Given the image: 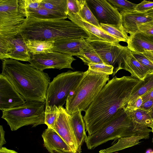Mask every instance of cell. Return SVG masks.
I'll return each instance as SVG.
<instances>
[{"label":"cell","mask_w":153,"mask_h":153,"mask_svg":"<svg viewBox=\"0 0 153 153\" xmlns=\"http://www.w3.org/2000/svg\"><path fill=\"white\" fill-rule=\"evenodd\" d=\"M129 76L109 80L86 110L83 118L88 135L104 127L117 112L126 104L131 93L141 81Z\"/></svg>","instance_id":"1"},{"label":"cell","mask_w":153,"mask_h":153,"mask_svg":"<svg viewBox=\"0 0 153 153\" xmlns=\"http://www.w3.org/2000/svg\"><path fill=\"white\" fill-rule=\"evenodd\" d=\"M1 74L11 83L26 101L45 103L50 78L30 64L7 59L2 60Z\"/></svg>","instance_id":"2"},{"label":"cell","mask_w":153,"mask_h":153,"mask_svg":"<svg viewBox=\"0 0 153 153\" xmlns=\"http://www.w3.org/2000/svg\"><path fill=\"white\" fill-rule=\"evenodd\" d=\"M20 33L25 40L54 41L70 38L88 39V34L79 26L65 19H42L27 15Z\"/></svg>","instance_id":"3"},{"label":"cell","mask_w":153,"mask_h":153,"mask_svg":"<svg viewBox=\"0 0 153 153\" xmlns=\"http://www.w3.org/2000/svg\"><path fill=\"white\" fill-rule=\"evenodd\" d=\"M151 129L139 128L134 125L130 116L123 109L117 112L113 119L102 128L91 135L85 142L88 149L92 150L112 140L132 136L149 137Z\"/></svg>","instance_id":"4"},{"label":"cell","mask_w":153,"mask_h":153,"mask_svg":"<svg viewBox=\"0 0 153 153\" xmlns=\"http://www.w3.org/2000/svg\"><path fill=\"white\" fill-rule=\"evenodd\" d=\"M109 75L88 69L76 86L70 93L66 102L65 110L71 115L85 111L109 80Z\"/></svg>","instance_id":"5"},{"label":"cell","mask_w":153,"mask_h":153,"mask_svg":"<svg viewBox=\"0 0 153 153\" xmlns=\"http://www.w3.org/2000/svg\"><path fill=\"white\" fill-rule=\"evenodd\" d=\"M45 102L26 101L20 106L2 111L1 118L7 122L12 131L29 125L35 127L45 124Z\"/></svg>","instance_id":"6"},{"label":"cell","mask_w":153,"mask_h":153,"mask_svg":"<svg viewBox=\"0 0 153 153\" xmlns=\"http://www.w3.org/2000/svg\"><path fill=\"white\" fill-rule=\"evenodd\" d=\"M84 74L85 72L69 70L54 77L48 89L45 102V107L62 106L70 93L76 86Z\"/></svg>","instance_id":"7"},{"label":"cell","mask_w":153,"mask_h":153,"mask_svg":"<svg viewBox=\"0 0 153 153\" xmlns=\"http://www.w3.org/2000/svg\"><path fill=\"white\" fill-rule=\"evenodd\" d=\"M88 43L95 50L104 64L113 67L114 76L123 69L124 58L130 51L127 46L102 41Z\"/></svg>","instance_id":"8"},{"label":"cell","mask_w":153,"mask_h":153,"mask_svg":"<svg viewBox=\"0 0 153 153\" xmlns=\"http://www.w3.org/2000/svg\"><path fill=\"white\" fill-rule=\"evenodd\" d=\"M30 54L20 32L15 35L0 37V59L29 62Z\"/></svg>","instance_id":"9"},{"label":"cell","mask_w":153,"mask_h":153,"mask_svg":"<svg viewBox=\"0 0 153 153\" xmlns=\"http://www.w3.org/2000/svg\"><path fill=\"white\" fill-rule=\"evenodd\" d=\"M30 55V59L28 62L30 64L42 71L51 68L73 69L72 63L76 60L72 56L55 51L44 54Z\"/></svg>","instance_id":"10"},{"label":"cell","mask_w":153,"mask_h":153,"mask_svg":"<svg viewBox=\"0 0 153 153\" xmlns=\"http://www.w3.org/2000/svg\"><path fill=\"white\" fill-rule=\"evenodd\" d=\"M26 17V15L17 5H10L0 10V36L19 33Z\"/></svg>","instance_id":"11"},{"label":"cell","mask_w":153,"mask_h":153,"mask_svg":"<svg viewBox=\"0 0 153 153\" xmlns=\"http://www.w3.org/2000/svg\"><path fill=\"white\" fill-rule=\"evenodd\" d=\"M86 1L100 23L122 24L120 13L107 0H86Z\"/></svg>","instance_id":"12"},{"label":"cell","mask_w":153,"mask_h":153,"mask_svg":"<svg viewBox=\"0 0 153 153\" xmlns=\"http://www.w3.org/2000/svg\"><path fill=\"white\" fill-rule=\"evenodd\" d=\"M53 129L69 146L73 153H77V142L72 126L70 115L63 106L59 107L58 116Z\"/></svg>","instance_id":"13"},{"label":"cell","mask_w":153,"mask_h":153,"mask_svg":"<svg viewBox=\"0 0 153 153\" xmlns=\"http://www.w3.org/2000/svg\"><path fill=\"white\" fill-rule=\"evenodd\" d=\"M26 101L8 80L0 74V109L2 111L20 106Z\"/></svg>","instance_id":"14"},{"label":"cell","mask_w":153,"mask_h":153,"mask_svg":"<svg viewBox=\"0 0 153 153\" xmlns=\"http://www.w3.org/2000/svg\"><path fill=\"white\" fill-rule=\"evenodd\" d=\"M67 18L79 26L88 34L89 38L85 39L87 42L98 41L119 43L120 42L100 28L86 22L78 14L68 15Z\"/></svg>","instance_id":"15"},{"label":"cell","mask_w":153,"mask_h":153,"mask_svg":"<svg viewBox=\"0 0 153 153\" xmlns=\"http://www.w3.org/2000/svg\"><path fill=\"white\" fill-rule=\"evenodd\" d=\"M42 136L44 146L50 153H73L69 146L54 129L48 128Z\"/></svg>","instance_id":"16"},{"label":"cell","mask_w":153,"mask_h":153,"mask_svg":"<svg viewBox=\"0 0 153 153\" xmlns=\"http://www.w3.org/2000/svg\"><path fill=\"white\" fill-rule=\"evenodd\" d=\"M122 24L125 31L130 35L139 32L138 27L142 24L153 21V18L145 13L134 10L120 13Z\"/></svg>","instance_id":"17"},{"label":"cell","mask_w":153,"mask_h":153,"mask_svg":"<svg viewBox=\"0 0 153 153\" xmlns=\"http://www.w3.org/2000/svg\"><path fill=\"white\" fill-rule=\"evenodd\" d=\"M89 45L83 38H66L55 41L52 50L76 56Z\"/></svg>","instance_id":"18"},{"label":"cell","mask_w":153,"mask_h":153,"mask_svg":"<svg viewBox=\"0 0 153 153\" xmlns=\"http://www.w3.org/2000/svg\"><path fill=\"white\" fill-rule=\"evenodd\" d=\"M127 47L131 51L143 53L146 51L153 52V35L140 32L129 36Z\"/></svg>","instance_id":"19"},{"label":"cell","mask_w":153,"mask_h":153,"mask_svg":"<svg viewBox=\"0 0 153 153\" xmlns=\"http://www.w3.org/2000/svg\"><path fill=\"white\" fill-rule=\"evenodd\" d=\"M123 69L129 72L132 77L142 81L148 74L151 72L136 59L130 50L124 58Z\"/></svg>","instance_id":"20"},{"label":"cell","mask_w":153,"mask_h":153,"mask_svg":"<svg viewBox=\"0 0 153 153\" xmlns=\"http://www.w3.org/2000/svg\"><path fill=\"white\" fill-rule=\"evenodd\" d=\"M70 120L77 142L78 146L77 153H81L82 146L87 137L85 130V123L81 112L78 111L71 115H70Z\"/></svg>","instance_id":"21"},{"label":"cell","mask_w":153,"mask_h":153,"mask_svg":"<svg viewBox=\"0 0 153 153\" xmlns=\"http://www.w3.org/2000/svg\"><path fill=\"white\" fill-rule=\"evenodd\" d=\"M25 43L30 55L44 54L52 51L54 41L25 40Z\"/></svg>","instance_id":"22"},{"label":"cell","mask_w":153,"mask_h":153,"mask_svg":"<svg viewBox=\"0 0 153 153\" xmlns=\"http://www.w3.org/2000/svg\"><path fill=\"white\" fill-rule=\"evenodd\" d=\"M145 139L141 136H132L123 137L119 139L117 142L112 146L99 151L100 153H112L131 147L139 144L140 141Z\"/></svg>","instance_id":"23"},{"label":"cell","mask_w":153,"mask_h":153,"mask_svg":"<svg viewBox=\"0 0 153 153\" xmlns=\"http://www.w3.org/2000/svg\"><path fill=\"white\" fill-rule=\"evenodd\" d=\"M152 90L153 71L148 74L143 80H141L135 86L128 102L131 101L138 97H141Z\"/></svg>","instance_id":"24"},{"label":"cell","mask_w":153,"mask_h":153,"mask_svg":"<svg viewBox=\"0 0 153 153\" xmlns=\"http://www.w3.org/2000/svg\"><path fill=\"white\" fill-rule=\"evenodd\" d=\"M25 13L35 18L42 19H65L67 17L59 13L40 7L35 9L26 10Z\"/></svg>","instance_id":"25"},{"label":"cell","mask_w":153,"mask_h":153,"mask_svg":"<svg viewBox=\"0 0 153 153\" xmlns=\"http://www.w3.org/2000/svg\"><path fill=\"white\" fill-rule=\"evenodd\" d=\"M100 28L120 41L127 42L129 38L122 24L108 25L100 23Z\"/></svg>","instance_id":"26"},{"label":"cell","mask_w":153,"mask_h":153,"mask_svg":"<svg viewBox=\"0 0 153 153\" xmlns=\"http://www.w3.org/2000/svg\"><path fill=\"white\" fill-rule=\"evenodd\" d=\"M40 7L68 17L67 0H42Z\"/></svg>","instance_id":"27"},{"label":"cell","mask_w":153,"mask_h":153,"mask_svg":"<svg viewBox=\"0 0 153 153\" xmlns=\"http://www.w3.org/2000/svg\"><path fill=\"white\" fill-rule=\"evenodd\" d=\"M89 45L76 56L81 59L84 64L88 66L90 63H104L95 50Z\"/></svg>","instance_id":"28"},{"label":"cell","mask_w":153,"mask_h":153,"mask_svg":"<svg viewBox=\"0 0 153 153\" xmlns=\"http://www.w3.org/2000/svg\"><path fill=\"white\" fill-rule=\"evenodd\" d=\"M126 112L131 117L133 122L151 128L152 120L147 111L139 109L131 112Z\"/></svg>","instance_id":"29"},{"label":"cell","mask_w":153,"mask_h":153,"mask_svg":"<svg viewBox=\"0 0 153 153\" xmlns=\"http://www.w3.org/2000/svg\"><path fill=\"white\" fill-rule=\"evenodd\" d=\"M79 14L85 21L100 28V23L89 8L86 0H83Z\"/></svg>","instance_id":"30"},{"label":"cell","mask_w":153,"mask_h":153,"mask_svg":"<svg viewBox=\"0 0 153 153\" xmlns=\"http://www.w3.org/2000/svg\"><path fill=\"white\" fill-rule=\"evenodd\" d=\"M120 13L135 10L137 4L125 0H107Z\"/></svg>","instance_id":"31"},{"label":"cell","mask_w":153,"mask_h":153,"mask_svg":"<svg viewBox=\"0 0 153 153\" xmlns=\"http://www.w3.org/2000/svg\"><path fill=\"white\" fill-rule=\"evenodd\" d=\"M59 108L54 106L45 107V123L48 128L53 129L55 123L58 116Z\"/></svg>","instance_id":"32"},{"label":"cell","mask_w":153,"mask_h":153,"mask_svg":"<svg viewBox=\"0 0 153 153\" xmlns=\"http://www.w3.org/2000/svg\"><path fill=\"white\" fill-rule=\"evenodd\" d=\"M42 1V0H19V7L25 13V12L27 10L35 9L40 7Z\"/></svg>","instance_id":"33"},{"label":"cell","mask_w":153,"mask_h":153,"mask_svg":"<svg viewBox=\"0 0 153 153\" xmlns=\"http://www.w3.org/2000/svg\"><path fill=\"white\" fill-rule=\"evenodd\" d=\"M88 66V69L92 71L106 74L109 75L113 74V67L104 63H90Z\"/></svg>","instance_id":"34"},{"label":"cell","mask_w":153,"mask_h":153,"mask_svg":"<svg viewBox=\"0 0 153 153\" xmlns=\"http://www.w3.org/2000/svg\"><path fill=\"white\" fill-rule=\"evenodd\" d=\"M131 53L142 65L148 69L150 72L153 71V63L143 53L131 51Z\"/></svg>","instance_id":"35"},{"label":"cell","mask_w":153,"mask_h":153,"mask_svg":"<svg viewBox=\"0 0 153 153\" xmlns=\"http://www.w3.org/2000/svg\"><path fill=\"white\" fill-rule=\"evenodd\" d=\"M83 0H67L68 15L79 14Z\"/></svg>","instance_id":"36"},{"label":"cell","mask_w":153,"mask_h":153,"mask_svg":"<svg viewBox=\"0 0 153 153\" xmlns=\"http://www.w3.org/2000/svg\"><path fill=\"white\" fill-rule=\"evenodd\" d=\"M143 103L142 97H139L131 101L128 102L123 109L126 112H131L140 109Z\"/></svg>","instance_id":"37"},{"label":"cell","mask_w":153,"mask_h":153,"mask_svg":"<svg viewBox=\"0 0 153 153\" xmlns=\"http://www.w3.org/2000/svg\"><path fill=\"white\" fill-rule=\"evenodd\" d=\"M153 9V2L144 0L137 4L135 10L141 13H145Z\"/></svg>","instance_id":"38"},{"label":"cell","mask_w":153,"mask_h":153,"mask_svg":"<svg viewBox=\"0 0 153 153\" xmlns=\"http://www.w3.org/2000/svg\"><path fill=\"white\" fill-rule=\"evenodd\" d=\"M139 32L148 35H153V21L143 24L139 27Z\"/></svg>","instance_id":"39"},{"label":"cell","mask_w":153,"mask_h":153,"mask_svg":"<svg viewBox=\"0 0 153 153\" xmlns=\"http://www.w3.org/2000/svg\"><path fill=\"white\" fill-rule=\"evenodd\" d=\"M153 106V98L143 102L140 108L148 111Z\"/></svg>","instance_id":"40"},{"label":"cell","mask_w":153,"mask_h":153,"mask_svg":"<svg viewBox=\"0 0 153 153\" xmlns=\"http://www.w3.org/2000/svg\"><path fill=\"white\" fill-rule=\"evenodd\" d=\"M0 149L2 148V146L6 143V142L5 139V131L3 129L2 126H0Z\"/></svg>","instance_id":"41"},{"label":"cell","mask_w":153,"mask_h":153,"mask_svg":"<svg viewBox=\"0 0 153 153\" xmlns=\"http://www.w3.org/2000/svg\"><path fill=\"white\" fill-rule=\"evenodd\" d=\"M143 102L153 98V90L141 96Z\"/></svg>","instance_id":"42"},{"label":"cell","mask_w":153,"mask_h":153,"mask_svg":"<svg viewBox=\"0 0 153 153\" xmlns=\"http://www.w3.org/2000/svg\"><path fill=\"white\" fill-rule=\"evenodd\" d=\"M0 153H18L16 151L7 149L4 147H2L0 149Z\"/></svg>","instance_id":"43"},{"label":"cell","mask_w":153,"mask_h":153,"mask_svg":"<svg viewBox=\"0 0 153 153\" xmlns=\"http://www.w3.org/2000/svg\"><path fill=\"white\" fill-rule=\"evenodd\" d=\"M153 63V52L146 51L143 53Z\"/></svg>","instance_id":"44"},{"label":"cell","mask_w":153,"mask_h":153,"mask_svg":"<svg viewBox=\"0 0 153 153\" xmlns=\"http://www.w3.org/2000/svg\"><path fill=\"white\" fill-rule=\"evenodd\" d=\"M148 113L150 115L152 120V125L151 127L152 131L153 133V106L148 111Z\"/></svg>","instance_id":"45"},{"label":"cell","mask_w":153,"mask_h":153,"mask_svg":"<svg viewBox=\"0 0 153 153\" xmlns=\"http://www.w3.org/2000/svg\"><path fill=\"white\" fill-rule=\"evenodd\" d=\"M146 13L147 15L153 18V9L147 11Z\"/></svg>","instance_id":"46"},{"label":"cell","mask_w":153,"mask_h":153,"mask_svg":"<svg viewBox=\"0 0 153 153\" xmlns=\"http://www.w3.org/2000/svg\"><path fill=\"white\" fill-rule=\"evenodd\" d=\"M152 142L153 143V138H152Z\"/></svg>","instance_id":"47"},{"label":"cell","mask_w":153,"mask_h":153,"mask_svg":"<svg viewBox=\"0 0 153 153\" xmlns=\"http://www.w3.org/2000/svg\"><path fill=\"white\" fill-rule=\"evenodd\" d=\"M152 153H153V152Z\"/></svg>","instance_id":"48"}]
</instances>
